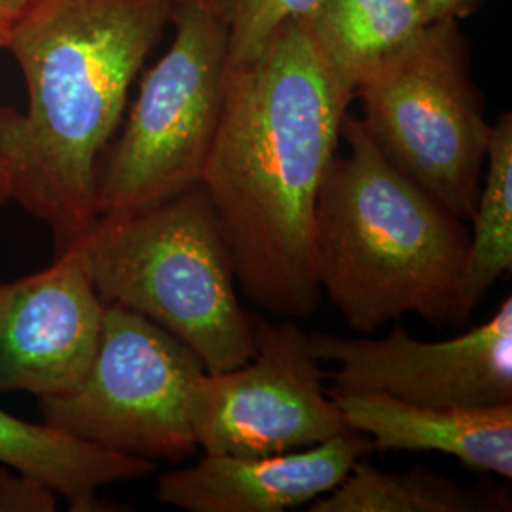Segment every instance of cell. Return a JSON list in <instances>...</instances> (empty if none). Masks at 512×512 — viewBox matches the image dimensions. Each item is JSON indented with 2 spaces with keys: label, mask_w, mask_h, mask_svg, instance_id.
<instances>
[{
  "label": "cell",
  "mask_w": 512,
  "mask_h": 512,
  "mask_svg": "<svg viewBox=\"0 0 512 512\" xmlns=\"http://www.w3.org/2000/svg\"><path fill=\"white\" fill-rule=\"evenodd\" d=\"M349 103L306 18L283 23L255 57L228 65L200 183L241 291L275 315L308 317L323 298L315 207Z\"/></svg>",
  "instance_id": "obj_1"
},
{
  "label": "cell",
  "mask_w": 512,
  "mask_h": 512,
  "mask_svg": "<svg viewBox=\"0 0 512 512\" xmlns=\"http://www.w3.org/2000/svg\"><path fill=\"white\" fill-rule=\"evenodd\" d=\"M173 0H29L6 33L27 109L0 107L10 200L48 224L55 256L99 219L97 167L120 129L148 55L171 27Z\"/></svg>",
  "instance_id": "obj_2"
},
{
  "label": "cell",
  "mask_w": 512,
  "mask_h": 512,
  "mask_svg": "<svg viewBox=\"0 0 512 512\" xmlns=\"http://www.w3.org/2000/svg\"><path fill=\"white\" fill-rule=\"evenodd\" d=\"M342 139L348 152L334 156L315 207L321 294L361 334L408 313L463 323V220L389 164L359 116H344Z\"/></svg>",
  "instance_id": "obj_3"
},
{
  "label": "cell",
  "mask_w": 512,
  "mask_h": 512,
  "mask_svg": "<svg viewBox=\"0 0 512 512\" xmlns=\"http://www.w3.org/2000/svg\"><path fill=\"white\" fill-rule=\"evenodd\" d=\"M95 291L192 349L205 372L243 365L255 351L251 313L203 184L126 215H103L76 245Z\"/></svg>",
  "instance_id": "obj_4"
},
{
  "label": "cell",
  "mask_w": 512,
  "mask_h": 512,
  "mask_svg": "<svg viewBox=\"0 0 512 512\" xmlns=\"http://www.w3.org/2000/svg\"><path fill=\"white\" fill-rule=\"evenodd\" d=\"M355 97L385 160L458 219H471L492 124L484 118L459 21L421 27L365 74Z\"/></svg>",
  "instance_id": "obj_5"
},
{
  "label": "cell",
  "mask_w": 512,
  "mask_h": 512,
  "mask_svg": "<svg viewBox=\"0 0 512 512\" xmlns=\"http://www.w3.org/2000/svg\"><path fill=\"white\" fill-rule=\"evenodd\" d=\"M169 50L143 76L122 133L97 167L99 217L126 215L200 184L219 126L228 27L217 0H173Z\"/></svg>",
  "instance_id": "obj_6"
},
{
  "label": "cell",
  "mask_w": 512,
  "mask_h": 512,
  "mask_svg": "<svg viewBox=\"0 0 512 512\" xmlns=\"http://www.w3.org/2000/svg\"><path fill=\"white\" fill-rule=\"evenodd\" d=\"M200 357L147 317L110 304L80 384L40 399L42 421L112 452L188 458L198 450L190 403Z\"/></svg>",
  "instance_id": "obj_7"
},
{
  "label": "cell",
  "mask_w": 512,
  "mask_h": 512,
  "mask_svg": "<svg viewBox=\"0 0 512 512\" xmlns=\"http://www.w3.org/2000/svg\"><path fill=\"white\" fill-rule=\"evenodd\" d=\"M255 351L249 361L196 380L190 416L205 454L272 456L310 448L348 433L323 387L310 334L293 321L251 313Z\"/></svg>",
  "instance_id": "obj_8"
},
{
  "label": "cell",
  "mask_w": 512,
  "mask_h": 512,
  "mask_svg": "<svg viewBox=\"0 0 512 512\" xmlns=\"http://www.w3.org/2000/svg\"><path fill=\"white\" fill-rule=\"evenodd\" d=\"M310 346L319 361L338 363V391L448 408L512 404L511 296L488 321L450 340L425 342L395 325L380 340L311 332Z\"/></svg>",
  "instance_id": "obj_9"
},
{
  "label": "cell",
  "mask_w": 512,
  "mask_h": 512,
  "mask_svg": "<svg viewBox=\"0 0 512 512\" xmlns=\"http://www.w3.org/2000/svg\"><path fill=\"white\" fill-rule=\"evenodd\" d=\"M107 304L76 247L38 274L0 283V391L74 389L92 365Z\"/></svg>",
  "instance_id": "obj_10"
},
{
  "label": "cell",
  "mask_w": 512,
  "mask_h": 512,
  "mask_svg": "<svg viewBox=\"0 0 512 512\" xmlns=\"http://www.w3.org/2000/svg\"><path fill=\"white\" fill-rule=\"evenodd\" d=\"M348 431L310 448L272 456L205 454L158 478L156 499L188 512H283L332 492L355 461L372 452Z\"/></svg>",
  "instance_id": "obj_11"
},
{
  "label": "cell",
  "mask_w": 512,
  "mask_h": 512,
  "mask_svg": "<svg viewBox=\"0 0 512 512\" xmlns=\"http://www.w3.org/2000/svg\"><path fill=\"white\" fill-rule=\"evenodd\" d=\"M349 431L374 450L442 452L473 471L512 478V404L488 408L423 406L384 393L330 389Z\"/></svg>",
  "instance_id": "obj_12"
},
{
  "label": "cell",
  "mask_w": 512,
  "mask_h": 512,
  "mask_svg": "<svg viewBox=\"0 0 512 512\" xmlns=\"http://www.w3.org/2000/svg\"><path fill=\"white\" fill-rule=\"evenodd\" d=\"M0 463L42 480L76 512L105 511L97 497L103 486L156 471L150 459L112 452L44 421L19 420L2 408Z\"/></svg>",
  "instance_id": "obj_13"
},
{
  "label": "cell",
  "mask_w": 512,
  "mask_h": 512,
  "mask_svg": "<svg viewBox=\"0 0 512 512\" xmlns=\"http://www.w3.org/2000/svg\"><path fill=\"white\" fill-rule=\"evenodd\" d=\"M306 21L315 50L349 101L370 69L427 25L416 0H317Z\"/></svg>",
  "instance_id": "obj_14"
},
{
  "label": "cell",
  "mask_w": 512,
  "mask_h": 512,
  "mask_svg": "<svg viewBox=\"0 0 512 512\" xmlns=\"http://www.w3.org/2000/svg\"><path fill=\"white\" fill-rule=\"evenodd\" d=\"M501 499L416 467L406 475L385 473L363 459L329 494L317 497L310 512H494Z\"/></svg>",
  "instance_id": "obj_15"
},
{
  "label": "cell",
  "mask_w": 512,
  "mask_h": 512,
  "mask_svg": "<svg viewBox=\"0 0 512 512\" xmlns=\"http://www.w3.org/2000/svg\"><path fill=\"white\" fill-rule=\"evenodd\" d=\"M488 171L480 186L475 230L463 268V304L471 315L484 294L512 268V114L501 112L492 124L486 150Z\"/></svg>",
  "instance_id": "obj_16"
},
{
  "label": "cell",
  "mask_w": 512,
  "mask_h": 512,
  "mask_svg": "<svg viewBox=\"0 0 512 512\" xmlns=\"http://www.w3.org/2000/svg\"><path fill=\"white\" fill-rule=\"evenodd\" d=\"M228 27V65L255 57L291 19L308 18L317 0H217Z\"/></svg>",
  "instance_id": "obj_17"
},
{
  "label": "cell",
  "mask_w": 512,
  "mask_h": 512,
  "mask_svg": "<svg viewBox=\"0 0 512 512\" xmlns=\"http://www.w3.org/2000/svg\"><path fill=\"white\" fill-rule=\"evenodd\" d=\"M55 492L35 476L0 469V512L55 511Z\"/></svg>",
  "instance_id": "obj_18"
},
{
  "label": "cell",
  "mask_w": 512,
  "mask_h": 512,
  "mask_svg": "<svg viewBox=\"0 0 512 512\" xmlns=\"http://www.w3.org/2000/svg\"><path fill=\"white\" fill-rule=\"evenodd\" d=\"M425 23L442 21V19L467 18L475 12L482 0H416Z\"/></svg>",
  "instance_id": "obj_19"
},
{
  "label": "cell",
  "mask_w": 512,
  "mask_h": 512,
  "mask_svg": "<svg viewBox=\"0 0 512 512\" xmlns=\"http://www.w3.org/2000/svg\"><path fill=\"white\" fill-rule=\"evenodd\" d=\"M29 0H0V33L6 37L12 23L18 19L21 10Z\"/></svg>",
  "instance_id": "obj_20"
},
{
  "label": "cell",
  "mask_w": 512,
  "mask_h": 512,
  "mask_svg": "<svg viewBox=\"0 0 512 512\" xmlns=\"http://www.w3.org/2000/svg\"><path fill=\"white\" fill-rule=\"evenodd\" d=\"M4 44H6V37L0 33V50H4ZM10 200V190H8V181H6V173H4V167L0 162V205Z\"/></svg>",
  "instance_id": "obj_21"
}]
</instances>
